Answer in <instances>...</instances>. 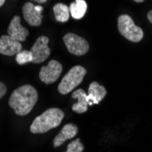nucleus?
Instances as JSON below:
<instances>
[{
	"mask_svg": "<svg viewBox=\"0 0 152 152\" xmlns=\"http://www.w3.org/2000/svg\"><path fill=\"white\" fill-rule=\"evenodd\" d=\"M37 101V92L31 85H24L14 90L8 104L18 116H26L33 109Z\"/></svg>",
	"mask_w": 152,
	"mask_h": 152,
	"instance_id": "f257e3e1",
	"label": "nucleus"
},
{
	"mask_svg": "<svg viewBox=\"0 0 152 152\" xmlns=\"http://www.w3.org/2000/svg\"><path fill=\"white\" fill-rule=\"evenodd\" d=\"M64 118V112L58 107L48 108L44 113L37 117L30 126V131L34 134L46 133L60 125Z\"/></svg>",
	"mask_w": 152,
	"mask_h": 152,
	"instance_id": "f03ea898",
	"label": "nucleus"
},
{
	"mask_svg": "<svg viewBox=\"0 0 152 152\" xmlns=\"http://www.w3.org/2000/svg\"><path fill=\"white\" fill-rule=\"evenodd\" d=\"M118 28L119 33L131 42H140L144 36L142 28L136 26L129 15H121L118 18Z\"/></svg>",
	"mask_w": 152,
	"mask_h": 152,
	"instance_id": "7ed1b4c3",
	"label": "nucleus"
},
{
	"mask_svg": "<svg viewBox=\"0 0 152 152\" xmlns=\"http://www.w3.org/2000/svg\"><path fill=\"white\" fill-rule=\"evenodd\" d=\"M87 70L81 66H75L62 78L58 85V91L62 95L68 94L82 82Z\"/></svg>",
	"mask_w": 152,
	"mask_h": 152,
	"instance_id": "20e7f679",
	"label": "nucleus"
},
{
	"mask_svg": "<svg viewBox=\"0 0 152 152\" xmlns=\"http://www.w3.org/2000/svg\"><path fill=\"white\" fill-rule=\"evenodd\" d=\"M63 40L68 52L76 55V56H83L89 49L87 40L76 34L67 33L64 36Z\"/></svg>",
	"mask_w": 152,
	"mask_h": 152,
	"instance_id": "39448f33",
	"label": "nucleus"
},
{
	"mask_svg": "<svg viewBox=\"0 0 152 152\" xmlns=\"http://www.w3.org/2000/svg\"><path fill=\"white\" fill-rule=\"evenodd\" d=\"M62 65L56 61L51 60L46 66H42L39 72V78L45 84H52L56 82L62 73Z\"/></svg>",
	"mask_w": 152,
	"mask_h": 152,
	"instance_id": "423d86ee",
	"label": "nucleus"
},
{
	"mask_svg": "<svg viewBox=\"0 0 152 152\" xmlns=\"http://www.w3.org/2000/svg\"><path fill=\"white\" fill-rule=\"evenodd\" d=\"M49 39L48 37L41 36L39 37L34 45L32 46L30 51L33 55V62L36 64H39L44 62L50 55V48H48Z\"/></svg>",
	"mask_w": 152,
	"mask_h": 152,
	"instance_id": "0eeeda50",
	"label": "nucleus"
},
{
	"mask_svg": "<svg viewBox=\"0 0 152 152\" xmlns=\"http://www.w3.org/2000/svg\"><path fill=\"white\" fill-rule=\"evenodd\" d=\"M42 11L41 6H35L33 3L27 2L23 6L22 12L25 20L30 26H38L42 22Z\"/></svg>",
	"mask_w": 152,
	"mask_h": 152,
	"instance_id": "6e6552de",
	"label": "nucleus"
},
{
	"mask_svg": "<svg viewBox=\"0 0 152 152\" xmlns=\"http://www.w3.org/2000/svg\"><path fill=\"white\" fill-rule=\"evenodd\" d=\"M21 51V42L13 39L8 35H4L0 37V54L5 56H14Z\"/></svg>",
	"mask_w": 152,
	"mask_h": 152,
	"instance_id": "1a4fd4ad",
	"label": "nucleus"
},
{
	"mask_svg": "<svg viewBox=\"0 0 152 152\" xmlns=\"http://www.w3.org/2000/svg\"><path fill=\"white\" fill-rule=\"evenodd\" d=\"M28 34H29L28 30L26 27L22 26L20 22V18L18 16L14 17L8 26L7 35L13 39L18 41V42H22V41L26 40Z\"/></svg>",
	"mask_w": 152,
	"mask_h": 152,
	"instance_id": "9d476101",
	"label": "nucleus"
},
{
	"mask_svg": "<svg viewBox=\"0 0 152 152\" xmlns=\"http://www.w3.org/2000/svg\"><path fill=\"white\" fill-rule=\"evenodd\" d=\"M107 94L106 88L99 85L98 82H92L88 88V94L87 96L88 106L99 104Z\"/></svg>",
	"mask_w": 152,
	"mask_h": 152,
	"instance_id": "9b49d317",
	"label": "nucleus"
},
{
	"mask_svg": "<svg viewBox=\"0 0 152 152\" xmlns=\"http://www.w3.org/2000/svg\"><path fill=\"white\" fill-rule=\"evenodd\" d=\"M77 131H78V129L76 125L71 123L66 124L54 139V147L58 148L61 146L66 140L72 139V137H74L77 135Z\"/></svg>",
	"mask_w": 152,
	"mask_h": 152,
	"instance_id": "f8f14e48",
	"label": "nucleus"
},
{
	"mask_svg": "<svg viewBox=\"0 0 152 152\" xmlns=\"http://www.w3.org/2000/svg\"><path fill=\"white\" fill-rule=\"evenodd\" d=\"M87 93L83 89H77L72 93V98L76 99L77 100V103H75L72 106V110L77 113L82 114L85 113L88 110V99H87Z\"/></svg>",
	"mask_w": 152,
	"mask_h": 152,
	"instance_id": "ddd939ff",
	"label": "nucleus"
},
{
	"mask_svg": "<svg viewBox=\"0 0 152 152\" xmlns=\"http://www.w3.org/2000/svg\"><path fill=\"white\" fill-rule=\"evenodd\" d=\"M88 9V4L85 0H75L69 6L70 15L75 19H81L85 16Z\"/></svg>",
	"mask_w": 152,
	"mask_h": 152,
	"instance_id": "4468645a",
	"label": "nucleus"
},
{
	"mask_svg": "<svg viewBox=\"0 0 152 152\" xmlns=\"http://www.w3.org/2000/svg\"><path fill=\"white\" fill-rule=\"evenodd\" d=\"M53 11H54L55 18H56L57 21L64 23L69 19V17H70L69 7H67L66 5L58 3L54 6Z\"/></svg>",
	"mask_w": 152,
	"mask_h": 152,
	"instance_id": "2eb2a0df",
	"label": "nucleus"
},
{
	"mask_svg": "<svg viewBox=\"0 0 152 152\" xmlns=\"http://www.w3.org/2000/svg\"><path fill=\"white\" fill-rule=\"evenodd\" d=\"M16 61L18 65H24L28 62H33V55L30 50H22L16 55Z\"/></svg>",
	"mask_w": 152,
	"mask_h": 152,
	"instance_id": "dca6fc26",
	"label": "nucleus"
},
{
	"mask_svg": "<svg viewBox=\"0 0 152 152\" xmlns=\"http://www.w3.org/2000/svg\"><path fill=\"white\" fill-rule=\"evenodd\" d=\"M83 149H84V146L80 142V140L77 139L68 144L66 152H82Z\"/></svg>",
	"mask_w": 152,
	"mask_h": 152,
	"instance_id": "f3484780",
	"label": "nucleus"
},
{
	"mask_svg": "<svg viewBox=\"0 0 152 152\" xmlns=\"http://www.w3.org/2000/svg\"><path fill=\"white\" fill-rule=\"evenodd\" d=\"M7 93V87L3 82H0V99H1L5 94Z\"/></svg>",
	"mask_w": 152,
	"mask_h": 152,
	"instance_id": "a211bd4d",
	"label": "nucleus"
},
{
	"mask_svg": "<svg viewBox=\"0 0 152 152\" xmlns=\"http://www.w3.org/2000/svg\"><path fill=\"white\" fill-rule=\"evenodd\" d=\"M148 21L152 24V10H150V11L148 13Z\"/></svg>",
	"mask_w": 152,
	"mask_h": 152,
	"instance_id": "6ab92c4d",
	"label": "nucleus"
},
{
	"mask_svg": "<svg viewBox=\"0 0 152 152\" xmlns=\"http://www.w3.org/2000/svg\"><path fill=\"white\" fill-rule=\"evenodd\" d=\"M33 1H36L37 3H39V4H43V3L47 2L48 0H33Z\"/></svg>",
	"mask_w": 152,
	"mask_h": 152,
	"instance_id": "aec40b11",
	"label": "nucleus"
},
{
	"mask_svg": "<svg viewBox=\"0 0 152 152\" xmlns=\"http://www.w3.org/2000/svg\"><path fill=\"white\" fill-rule=\"evenodd\" d=\"M5 1H6V0H0V7H2L4 5Z\"/></svg>",
	"mask_w": 152,
	"mask_h": 152,
	"instance_id": "412c9836",
	"label": "nucleus"
},
{
	"mask_svg": "<svg viewBox=\"0 0 152 152\" xmlns=\"http://www.w3.org/2000/svg\"><path fill=\"white\" fill-rule=\"evenodd\" d=\"M133 1H135V2H137V3H141V2L144 1V0H133Z\"/></svg>",
	"mask_w": 152,
	"mask_h": 152,
	"instance_id": "4be33fe9",
	"label": "nucleus"
}]
</instances>
